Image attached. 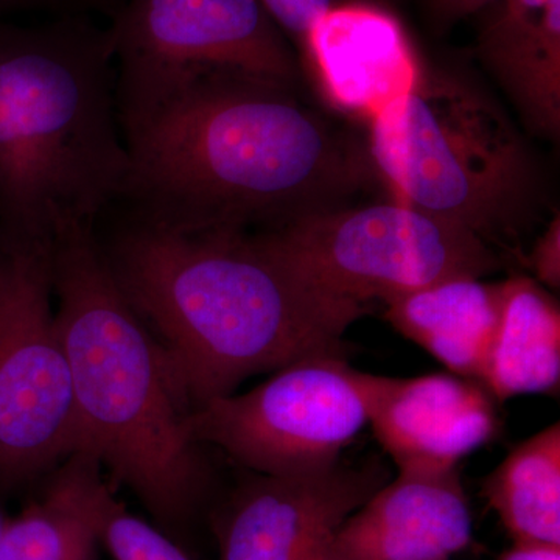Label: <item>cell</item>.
<instances>
[{
  "label": "cell",
  "instance_id": "1",
  "mask_svg": "<svg viewBox=\"0 0 560 560\" xmlns=\"http://www.w3.org/2000/svg\"><path fill=\"white\" fill-rule=\"evenodd\" d=\"M130 215L180 232H259L353 205L381 183L368 143L296 88L221 75L125 131ZM114 206V208H116Z\"/></svg>",
  "mask_w": 560,
  "mask_h": 560
},
{
  "label": "cell",
  "instance_id": "2",
  "mask_svg": "<svg viewBox=\"0 0 560 560\" xmlns=\"http://www.w3.org/2000/svg\"><path fill=\"white\" fill-rule=\"evenodd\" d=\"M101 246L190 410L261 372L342 355L371 312L320 289L261 232H180L127 213Z\"/></svg>",
  "mask_w": 560,
  "mask_h": 560
},
{
  "label": "cell",
  "instance_id": "3",
  "mask_svg": "<svg viewBox=\"0 0 560 560\" xmlns=\"http://www.w3.org/2000/svg\"><path fill=\"white\" fill-rule=\"evenodd\" d=\"M128 171L108 27L81 13L0 21V234L54 246L97 228Z\"/></svg>",
  "mask_w": 560,
  "mask_h": 560
},
{
  "label": "cell",
  "instance_id": "4",
  "mask_svg": "<svg viewBox=\"0 0 560 560\" xmlns=\"http://www.w3.org/2000/svg\"><path fill=\"white\" fill-rule=\"evenodd\" d=\"M51 279L80 452L158 522L178 525L206 482L190 405L160 341L114 278L97 228H73L54 242Z\"/></svg>",
  "mask_w": 560,
  "mask_h": 560
},
{
  "label": "cell",
  "instance_id": "5",
  "mask_svg": "<svg viewBox=\"0 0 560 560\" xmlns=\"http://www.w3.org/2000/svg\"><path fill=\"white\" fill-rule=\"evenodd\" d=\"M366 143L394 198L466 228L492 249L517 250L547 209L528 138L464 70L423 65L411 90L372 117Z\"/></svg>",
  "mask_w": 560,
  "mask_h": 560
},
{
  "label": "cell",
  "instance_id": "6",
  "mask_svg": "<svg viewBox=\"0 0 560 560\" xmlns=\"http://www.w3.org/2000/svg\"><path fill=\"white\" fill-rule=\"evenodd\" d=\"M106 27L124 136L215 77L300 80L293 44L259 0H117Z\"/></svg>",
  "mask_w": 560,
  "mask_h": 560
},
{
  "label": "cell",
  "instance_id": "7",
  "mask_svg": "<svg viewBox=\"0 0 560 560\" xmlns=\"http://www.w3.org/2000/svg\"><path fill=\"white\" fill-rule=\"evenodd\" d=\"M259 232L320 289L364 304L448 279H482L501 267L499 253L474 232L397 198Z\"/></svg>",
  "mask_w": 560,
  "mask_h": 560
},
{
  "label": "cell",
  "instance_id": "8",
  "mask_svg": "<svg viewBox=\"0 0 560 560\" xmlns=\"http://www.w3.org/2000/svg\"><path fill=\"white\" fill-rule=\"evenodd\" d=\"M79 452L51 246L0 234V486L24 485Z\"/></svg>",
  "mask_w": 560,
  "mask_h": 560
},
{
  "label": "cell",
  "instance_id": "9",
  "mask_svg": "<svg viewBox=\"0 0 560 560\" xmlns=\"http://www.w3.org/2000/svg\"><path fill=\"white\" fill-rule=\"evenodd\" d=\"M372 381L342 355L308 357L256 388L194 408L190 434L257 475L318 474L337 466L370 423Z\"/></svg>",
  "mask_w": 560,
  "mask_h": 560
},
{
  "label": "cell",
  "instance_id": "10",
  "mask_svg": "<svg viewBox=\"0 0 560 560\" xmlns=\"http://www.w3.org/2000/svg\"><path fill=\"white\" fill-rule=\"evenodd\" d=\"M383 471L338 463L300 477L257 475L219 525L220 560H324L341 523L383 485Z\"/></svg>",
  "mask_w": 560,
  "mask_h": 560
},
{
  "label": "cell",
  "instance_id": "11",
  "mask_svg": "<svg viewBox=\"0 0 560 560\" xmlns=\"http://www.w3.org/2000/svg\"><path fill=\"white\" fill-rule=\"evenodd\" d=\"M493 400L480 382L452 372L374 375L370 423L399 471L452 470L495 436Z\"/></svg>",
  "mask_w": 560,
  "mask_h": 560
},
{
  "label": "cell",
  "instance_id": "12",
  "mask_svg": "<svg viewBox=\"0 0 560 560\" xmlns=\"http://www.w3.org/2000/svg\"><path fill=\"white\" fill-rule=\"evenodd\" d=\"M298 50L331 105L370 120L411 90L423 66L399 18L366 0L324 11Z\"/></svg>",
  "mask_w": 560,
  "mask_h": 560
},
{
  "label": "cell",
  "instance_id": "13",
  "mask_svg": "<svg viewBox=\"0 0 560 560\" xmlns=\"http://www.w3.org/2000/svg\"><path fill=\"white\" fill-rule=\"evenodd\" d=\"M470 540L458 470L399 471L341 523L324 560H451Z\"/></svg>",
  "mask_w": 560,
  "mask_h": 560
},
{
  "label": "cell",
  "instance_id": "14",
  "mask_svg": "<svg viewBox=\"0 0 560 560\" xmlns=\"http://www.w3.org/2000/svg\"><path fill=\"white\" fill-rule=\"evenodd\" d=\"M478 60L536 138H560V0H493L481 11Z\"/></svg>",
  "mask_w": 560,
  "mask_h": 560
},
{
  "label": "cell",
  "instance_id": "15",
  "mask_svg": "<svg viewBox=\"0 0 560 560\" xmlns=\"http://www.w3.org/2000/svg\"><path fill=\"white\" fill-rule=\"evenodd\" d=\"M98 460L73 453L38 499L5 522L0 560H97L117 500Z\"/></svg>",
  "mask_w": 560,
  "mask_h": 560
},
{
  "label": "cell",
  "instance_id": "16",
  "mask_svg": "<svg viewBox=\"0 0 560 560\" xmlns=\"http://www.w3.org/2000/svg\"><path fill=\"white\" fill-rule=\"evenodd\" d=\"M501 302L503 282L455 278L385 302V318L452 374L481 383Z\"/></svg>",
  "mask_w": 560,
  "mask_h": 560
},
{
  "label": "cell",
  "instance_id": "17",
  "mask_svg": "<svg viewBox=\"0 0 560 560\" xmlns=\"http://www.w3.org/2000/svg\"><path fill=\"white\" fill-rule=\"evenodd\" d=\"M481 385L495 400L523 394H555L560 385V308L537 280L503 282L499 326Z\"/></svg>",
  "mask_w": 560,
  "mask_h": 560
},
{
  "label": "cell",
  "instance_id": "18",
  "mask_svg": "<svg viewBox=\"0 0 560 560\" xmlns=\"http://www.w3.org/2000/svg\"><path fill=\"white\" fill-rule=\"evenodd\" d=\"M482 492L512 539L560 545V423L514 447Z\"/></svg>",
  "mask_w": 560,
  "mask_h": 560
},
{
  "label": "cell",
  "instance_id": "19",
  "mask_svg": "<svg viewBox=\"0 0 560 560\" xmlns=\"http://www.w3.org/2000/svg\"><path fill=\"white\" fill-rule=\"evenodd\" d=\"M103 547L114 560H191L171 537L125 510L119 501L106 521Z\"/></svg>",
  "mask_w": 560,
  "mask_h": 560
},
{
  "label": "cell",
  "instance_id": "20",
  "mask_svg": "<svg viewBox=\"0 0 560 560\" xmlns=\"http://www.w3.org/2000/svg\"><path fill=\"white\" fill-rule=\"evenodd\" d=\"M290 43L300 47L312 22L337 0H259Z\"/></svg>",
  "mask_w": 560,
  "mask_h": 560
},
{
  "label": "cell",
  "instance_id": "21",
  "mask_svg": "<svg viewBox=\"0 0 560 560\" xmlns=\"http://www.w3.org/2000/svg\"><path fill=\"white\" fill-rule=\"evenodd\" d=\"M529 268L540 285L560 289V213L556 210L545 230L533 243L528 257Z\"/></svg>",
  "mask_w": 560,
  "mask_h": 560
},
{
  "label": "cell",
  "instance_id": "22",
  "mask_svg": "<svg viewBox=\"0 0 560 560\" xmlns=\"http://www.w3.org/2000/svg\"><path fill=\"white\" fill-rule=\"evenodd\" d=\"M88 7L86 0H0V21L33 11L50 14L80 13Z\"/></svg>",
  "mask_w": 560,
  "mask_h": 560
},
{
  "label": "cell",
  "instance_id": "23",
  "mask_svg": "<svg viewBox=\"0 0 560 560\" xmlns=\"http://www.w3.org/2000/svg\"><path fill=\"white\" fill-rule=\"evenodd\" d=\"M429 2L431 16L444 27L455 24L463 18L481 13L493 0H427Z\"/></svg>",
  "mask_w": 560,
  "mask_h": 560
},
{
  "label": "cell",
  "instance_id": "24",
  "mask_svg": "<svg viewBox=\"0 0 560 560\" xmlns=\"http://www.w3.org/2000/svg\"><path fill=\"white\" fill-rule=\"evenodd\" d=\"M497 560H560V545L547 541L514 540Z\"/></svg>",
  "mask_w": 560,
  "mask_h": 560
},
{
  "label": "cell",
  "instance_id": "25",
  "mask_svg": "<svg viewBox=\"0 0 560 560\" xmlns=\"http://www.w3.org/2000/svg\"><path fill=\"white\" fill-rule=\"evenodd\" d=\"M88 7H97V9H109L113 10L116 5L117 0H86Z\"/></svg>",
  "mask_w": 560,
  "mask_h": 560
},
{
  "label": "cell",
  "instance_id": "26",
  "mask_svg": "<svg viewBox=\"0 0 560 560\" xmlns=\"http://www.w3.org/2000/svg\"><path fill=\"white\" fill-rule=\"evenodd\" d=\"M5 518L2 517V514H0V537H2L3 528H5Z\"/></svg>",
  "mask_w": 560,
  "mask_h": 560
}]
</instances>
